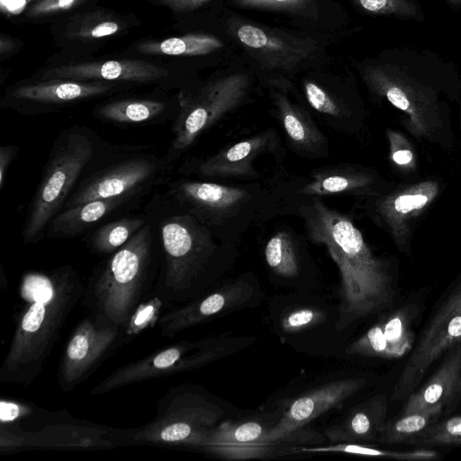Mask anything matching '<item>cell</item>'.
Listing matches in <instances>:
<instances>
[{"mask_svg":"<svg viewBox=\"0 0 461 461\" xmlns=\"http://www.w3.org/2000/svg\"><path fill=\"white\" fill-rule=\"evenodd\" d=\"M363 378H344L324 384L292 402L280 420L270 427L267 438L272 442L300 444L302 428L320 415L340 404L361 390ZM294 447V446H293Z\"/></svg>","mask_w":461,"mask_h":461,"instance_id":"cell-15","label":"cell"},{"mask_svg":"<svg viewBox=\"0 0 461 461\" xmlns=\"http://www.w3.org/2000/svg\"><path fill=\"white\" fill-rule=\"evenodd\" d=\"M98 144L95 134L82 126H70L56 139L29 206L22 232L24 244L36 243L46 234L49 223L93 162Z\"/></svg>","mask_w":461,"mask_h":461,"instance_id":"cell-8","label":"cell"},{"mask_svg":"<svg viewBox=\"0 0 461 461\" xmlns=\"http://www.w3.org/2000/svg\"><path fill=\"white\" fill-rule=\"evenodd\" d=\"M0 410L1 423H7L29 414L31 408L19 402L2 400Z\"/></svg>","mask_w":461,"mask_h":461,"instance_id":"cell-43","label":"cell"},{"mask_svg":"<svg viewBox=\"0 0 461 461\" xmlns=\"http://www.w3.org/2000/svg\"><path fill=\"white\" fill-rule=\"evenodd\" d=\"M139 51L190 58H207L222 64L229 63L240 54L235 41L219 21L212 32H199L168 38L160 41L140 44Z\"/></svg>","mask_w":461,"mask_h":461,"instance_id":"cell-21","label":"cell"},{"mask_svg":"<svg viewBox=\"0 0 461 461\" xmlns=\"http://www.w3.org/2000/svg\"><path fill=\"white\" fill-rule=\"evenodd\" d=\"M225 6L284 18L288 27L318 34L336 43L363 30L339 0H227Z\"/></svg>","mask_w":461,"mask_h":461,"instance_id":"cell-10","label":"cell"},{"mask_svg":"<svg viewBox=\"0 0 461 461\" xmlns=\"http://www.w3.org/2000/svg\"><path fill=\"white\" fill-rule=\"evenodd\" d=\"M393 159L399 165L408 164L412 159V152L409 149H399L393 152Z\"/></svg>","mask_w":461,"mask_h":461,"instance_id":"cell-45","label":"cell"},{"mask_svg":"<svg viewBox=\"0 0 461 461\" xmlns=\"http://www.w3.org/2000/svg\"><path fill=\"white\" fill-rule=\"evenodd\" d=\"M252 294L253 287L248 282L235 281L167 310L156 324L163 337L174 338L213 316L247 305Z\"/></svg>","mask_w":461,"mask_h":461,"instance_id":"cell-17","label":"cell"},{"mask_svg":"<svg viewBox=\"0 0 461 461\" xmlns=\"http://www.w3.org/2000/svg\"><path fill=\"white\" fill-rule=\"evenodd\" d=\"M83 0H38L27 13L30 17H38L59 11L68 10Z\"/></svg>","mask_w":461,"mask_h":461,"instance_id":"cell-41","label":"cell"},{"mask_svg":"<svg viewBox=\"0 0 461 461\" xmlns=\"http://www.w3.org/2000/svg\"><path fill=\"white\" fill-rule=\"evenodd\" d=\"M270 134L264 133L240 141L203 160L197 171L205 176L229 177L254 173L252 162L270 147Z\"/></svg>","mask_w":461,"mask_h":461,"instance_id":"cell-26","label":"cell"},{"mask_svg":"<svg viewBox=\"0 0 461 461\" xmlns=\"http://www.w3.org/2000/svg\"><path fill=\"white\" fill-rule=\"evenodd\" d=\"M159 235V272L152 298L169 307L202 295L214 250L208 230L194 215L180 210L161 218Z\"/></svg>","mask_w":461,"mask_h":461,"instance_id":"cell-6","label":"cell"},{"mask_svg":"<svg viewBox=\"0 0 461 461\" xmlns=\"http://www.w3.org/2000/svg\"><path fill=\"white\" fill-rule=\"evenodd\" d=\"M213 340L180 341L137 361L118 367L97 384L90 394H104L149 379L203 366L221 353Z\"/></svg>","mask_w":461,"mask_h":461,"instance_id":"cell-13","label":"cell"},{"mask_svg":"<svg viewBox=\"0 0 461 461\" xmlns=\"http://www.w3.org/2000/svg\"><path fill=\"white\" fill-rule=\"evenodd\" d=\"M461 344V288L452 294L434 315L411 354L392 398L409 396L430 366L449 348Z\"/></svg>","mask_w":461,"mask_h":461,"instance_id":"cell-14","label":"cell"},{"mask_svg":"<svg viewBox=\"0 0 461 461\" xmlns=\"http://www.w3.org/2000/svg\"><path fill=\"white\" fill-rule=\"evenodd\" d=\"M268 267L278 276L294 277L299 272V259L289 234L279 231L271 237L265 248Z\"/></svg>","mask_w":461,"mask_h":461,"instance_id":"cell-34","label":"cell"},{"mask_svg":"<svg viewBox=\"0 0 461 461\" xmlns=\"http://www.w3.org/2000/svg\"><path fill=\"white\" fill-rule=\"evenodd\" d=\"M114 433L101 428L89 426L53 427L45 432L13 433L1 429V447H110L113 445Z\"/></svg>","mask_w":461,"mask_h":461,"instance_id":"cell-22","label":"cell"},{"mask_svg":"<svg viewBox=\"0 0 461 461\" xmlns=\"http://www.w3.org/2000/svg\"><path fill=\"white\" fill-rule=\"evenodd\" d=\"M363 15L393 17L400 21L422 22L425 18L417 0H348Z\"/></svg>","mask_w":461,"mask_h":461,"instance_id":"cell-32","label":"cell"},{"mask_svg":"<svg viewBox=\"0 0 461 461\" xmlns=\"http://www.w3.org/2000/svg\"><path fill=\"white\" fill-rule=\"evenodd\" d=\"M461 375V344L450 350L433 375L408 397L402 413L444 406L456 393Z\"/></svg>","mask_w":461,"mask_h":461,"instance_id":"cell-25","label":"cell"},{"mask_svg":"<svg viewBox=\"0 0 461 461\" xmlns=\"http://www.w3.org/2000/svg\"><path fill=\"white\" fill-rule=\"evenodd\" d=\"M442 409V406H436L402 413L398 417L385 420L376 440L384 443L414 444L423 432L434 423Z\"/></svg>","mask_w":461,"mask_h":461,"instance_id":"cell-29","label":"cell"},{"mask_svg":"<svg viewBox=\"0 0 461 461\" xmlns=\"http://www.w3.org/2000/svg\"><path fill=\"white\" fill-rule=\"evenodd\" d=\"M387 410L386 395H374L350 410L341 422L326 429V437L333 443L368 444L377 439L386 420Z\"/></svg>","mask_w":461,"mask_h":461,"instance_id":"cell-23","label":"cell"},{"mask_svg":"<svg viewBox=\"0 0 461 461\" xmlns=\"http://www.w3.org/2000/svg\"><path fill=\"white\" fill-rule=\"evenodd\" d=\"M258 83L257 76L240 54L196 88L182 91L165 158L169 162L177 158L204 131L246 101Z\"/></svg>","mask_w":461,"mask_h":461,"instance_id":"cell-7","label":"cell"},{"mask_svg":"<svg viewBox=\"0 0 461 461\" xmlns=\"http://www.w3.org/2000/svg\"><path fill=\"white\" fill-rule=\"evenodd\" d=\"M451 5L461 7V0H447Z\"/></svg>","mask_w":461,"mask_h":461,"instance_id":"cell-46","label":"cell"},{"mask_svg":"<svg viewBox=\"0 0 461 461\" xmlns=\"http://www.w3.org/2000/svg\"><path fill=\"white\" fill-rule=\"evenodd\" d=\"M219 21L237 43L259 84L291 89L303 73L330 62L337 44L295 28L268 24L225 6Z\"/></svg>","mask_w":461,"mask_h":461,"instance_id":"cell-3","label":"cell"},{"mask_svg":"<svg viewBox=\"0 0 461 461\" xmlns=\"http://www.w3.org/2000/svg\"><path fill=\"white\" fill-rule=\"evenodd\" d=\"M227 0H159V2L178 13H189L214 5L218 10L225 7Z\"/></svg>","mask_w":461,"mask_h":461,"instance_id":"cell-42","label":"cell"},{"mask_svg":"<svg viewBox=\"0 0 461 461\" xmlns=\"http://www.w3.org/2000/svg\"><path fill=\"white\" fill-rule=\"evenodd\" d=\"M456 392H457L459 394H461V375L458 379V382H457V384H456Z\"/></svg>","mask_w":461,"mask_h":461,"instance_id":"cell-47","label":"cell"},{"mask_svg":"<svg viewBox=\"0 0 461 461\" xmlns=\"http://www.w3.org/2000/svg\"><path fill=\"white\" fill-rule=\"evenodd\" d=\"M328 454L343 453L363 456L386 457L399 460H434L438 453L430 449L393 451L377 448L367 444L338 442L321 447H294L292 453Z\"/></svg>","mask_w":461,"mask_h":461,"instance_id":"cell-30","label":"cell"},{"mask_svg":"<svg viewBox=\"0 0 461 461\" xmlns=\"http://www.w3.org/2000/svg\"><path fill=\"white\" fill-rule=\"evenodd\" d=\"M113 87L105 81L45 80L12 88L5 95V106L36 114L105 95Z\"/></svg>","mask_w":461,"mask_h":461,"instance_id":"cell-16","label":"cell"},{"mask_svg":"<svg viewBox=\"0 0 461 461\" xmlns=\"http://www.w3.org/2000/svg\"><path fill=\"white\" fill-rule=\"evenodd\" d=\"M411 312V308L402 307L382 318L384 333L393 358L402 357L412 348L414 335Z\"/></svg>","mask_w":461,"mask_h":461,"instance_id":"cell-33","label":"cell"},{"mask_svg":"<svg viewBox=\"0 0 461 461\" xmlns=\"http://www.w3.org/2000/svg\"><path fill=\"white\" fill-rule=\"evenodd\" d=\"M307 232L323 244L340 274V303L337 328L374 314L393 301L391 277L349 218L320 201L303 208Z\"/></svg>","mask_w":461,"mask_h":461,"instance_id":"cell-2","label":"cell"},{"mask_svg":"<svg viewBox=\"0 0 461 461\" xmlns=\"http://www.w3.org/2000/svg\"><path fill=\"white\" fill-rule=\"evenodd\" d=\"M168 76V70L141 60H107L68 64L42 73L45 80L65 79L75 81H119L152 83Z\"/></svg>","mask_w":461,"mask_h":461,"instance_id":"cell-20","label":"cell"},{"mask_svg":"<svg viewBox=\"0 0 461 461\" xmlns=\"http://www.w3.org/2000/svg\"><path fill=\"white\" fill-rule=\"evenodd\" d=\"M322 318L319 310L300 308L285 315L281 321V326L286 332H296L319 323Z\"/></svg>","mask_w":461,"mask_h":461,"instance_id":"cell-39","label":"cell"},{"mask_svg":"<svg viewBox=\"0 0 461 461\" xmlns=\"http://www.w3.org/2000/svg\"><path fill=\"white\" fill-rule=\"evenodd\" d=\"M169 163L165 157L140 155L112 164L81 181L64 208L97 199L140 197L165 178Z\"/></svg>","mask_w":461,"mask_h":461,"instance_id":"cell-11","label":"cell"},{"mask_svg":"<svg viewBox=\"0 0 461 461\" xmlns=\"http://www.w3.org/2000/svg\"><path fill=\"white\" fill-rule=\"evenodd\" d=\"M349 355L393 358L384 333L383 321L380 319L368 330L352 342L346 349Z\"/></svg>","mask_w":461,"mask_h":461,"instance_id":"cell-37","label":"cell"},{"mask_svg":"<svg viewBox=\"0 0 461 461\" xmlns=\"http://www.w3.org/2000/svg\"><path fill=\"white\" fill-rule=\"evenodd\" d=\"M147 223L141 217H126L110 221L93 232L88 246L95 252L112 254L122 247Z\"/></svg>","mask_w":461,"mask_h":461,"instance_id":"cell-31","label":"cell"},{"mask_svg":"<svg viewBox=\"0 0 461 461\" xmlns=\"http://www.w3.org/2000/svg\"><path fill=\"white\" fill-rule=\"evenodd\" d=\"M85 284L71 266L23 276L24 302L0 369V382L29 384L42 371L62 329L81 302Z\"/></svg>","mask_w":461,"mask_h":461,"instance_id":"cell-1","label":"cell"},{"mask_svg":"<svg viewBox=\"0 0 461 461\" xmlns=\"http://www.w3.org/2000/svg\"><path fill=\"white\" fill-rule=\"evenodd\" d=\"M365 175L346 171L322 172L315 175L301 193L311 195H326L352 192L367 185Z\"/></svg>","mask_w":461,"mask_h":461,"instance_id":"cell-35","label":"cell"},{"mask_svg":"<svg viewBox=\"0 0 461 461\" xmlns=\"http://www.w3.org/2000/svg\"><path fill=\"white\" fill-rule=\"evenodd\" d=\"M167 109V104L158 99L129 98L102 104L93 110V114L107 122L138 124L163 118Z\"/></svg>","mask_w":461,"mask_h":461,"instance_id":"cell-27","label":"cell"},{"mask_svg":"<svg viewBox=\"0 0 461 461\" xmlns=\"http://www.w3.org/2000/svg\"><path fill=\"white\" fill-rule=\"evenodd\" d=\"M136 198L97 199L64 208L49 223L46 235L53 239L76 237Z\"/></svg>","mask_w":461,"mask_h":461,"instance_id":"cell-24","label":"cell"},{"mask_svg":"<svg viewBox=\"0 0 461 461\" xmlns=\"http://www.w3.org/2000/svg\"><path fill=\"white\" fill-rule=\"evenodd\" d=\"M18 151L19 147L15 145H2L0 147V190L4 187L8 168Z\"/></svg>","mask_w":461,"mask_h":461,"instance_id":"cell-44","label":"cell"},{"mask_svg":"<svg viewBox=\"0 0 461 461\" xmlns=\"http://www.w3.org/2000/svg\"><path fill=\"white\" fill-rule=\"evenodd\" d=\"M121 30L118 23L114 21H101L99 23H90L87 26H81L74 32H71L73 38L97 39L117 33Z\"/></svg>","mask_w":461,"mask_h":461,"instance_id":"cell-40","label":"cell"},{"mask_svg":"<svg viewBox=\"0 0 461 461\" xmlns=\"http://www.w3.org/2000/svg\"><path fill=\"white\" fill-rule=\"evenodd\" d=\"M222 414L218 405L190 385L170 388L147 424L128 436L136 441L202 447Z\"/></svg>","mask_w":461,"mask_h":461,"instance_id":"cell-9","label":"cell"},{"mask_svg":"<svg viewBox=\"0 0 461 461\" xmlns=\"http://www.w3.org/2000/svg\"><path fill=\"white\" fill-rule=\"evenodd\" d=\"M353 67L372 94L411 118L437 110L442 90L460 86L455 64L429 50L387 48Z\"/></svg>","mask_w":461,"mask_h":461,"instance_id":"cell-4","label":"cell"},{"mask_svg":"<svg viewBox=\"0 0 461 461\" xmlns=\"http://www.w3.org/2000/svg\"><path fill=\"white\" fill-rule=\"evenodd\" d=\"M427 185L411 188L393 198L385 200L381 206L383 214L386 219L394 221L400 216H405L422 209L432 197V192L435 191L432 185L429 187Z\"/></svg>","mask_w":461,"mask_h":461,"instance_id":"cell-36","label":"cell"},{"mask_svg":"<svg viewBox=\"0 0 461 461\" xmlns=\"http://www.w3.org/2000/svg\"><path fill=\"white\" fill-rule=\"evenodd\" d=\"M155 249L147 222L98 266L81 299L89 313L126 329L139 307L152 298L160 264Z\"/></svg>","mask_w":461,"mask_h":461,"instance_id":"cell-5","label":"cell"},{"mask_svg":"<svg viewBox=\"0 0 461 461\" xmlns=\"http://www.w3.org/2000/svg\"><path fill=\"white\" fill-rule=\"evenodd\" d=\"M166 191V202L194 215L203 224L231 212L248 196L244 189L182 179L168 184Z\"/></svg>","mask_w":461,"mask_h":461,"instance_id":"cell-19","label":"cell"},{"mask_svg":"<svg viewBox=\"0 0 461 461\" xmlns=\"http://www.w3.org/2000/svg\"><path fill=\"white\" fill-rule=\"evenodd\" d=\"M280 120L289 139L298 147L312 149L321 140V134L304 111L293 104L287 89L269 88Z\"/></svg>","mask_w":461,"mask_h":461,"instance_id":"cell-28","label":"cell"},{"mask_svg":"<svg viewBox=\"0 0 461 461\" xmlns=\"http://www.w3.org/2000/svg\"><path fill=\"white\" fill-rule=\"evenodd\" d=\"M459 78H460V96H461V73H460Z\"/></svg>","mask_w":461,"mask_h":461,"instance_id":"cell-48","label":"cell"},{"mask_svg":"<svg viewBox=\"0 0 461 461\" xmlns=\"http://www.w3.org/2000/svg\"><path fill=\"white\" fill-rule=\"evenodd\" d=\"M270 428L258 420H224L211 432L201 448L228 460L271 457L291 446L267 438Z\"/></svg>","mask_w":461,"mask_h":461,"instance_id":"cell-18","label":"cell"},{"mask_svg":"<svg viewBox=\"0 0 461 461\" xmlns=\"http://www.w3.org/2000/svg\"><path fill=\"white\" fill-rule=\"evenodd\" d=\"M125 328L89 313L70 334L60 358L58 382L63 392L75 389L122 343Z\"/></svg>","mask_w":461,"mask_h":461,"instance_id":"cell-12","label":"cell"},{"mask_svg":"<svg viewBox=\"0 0 461 461\" xmlns=\"http://www.w3.org/2000/svg\"><path fill=\"white\" fill-rule=\"evenodd\" d=\"M416 445H461V415L430 425L414 443Z\"/></svg>","mask_w":461,"mask_h":461,"instance_id":"cell-38","label":"cell"}]
</instances>
